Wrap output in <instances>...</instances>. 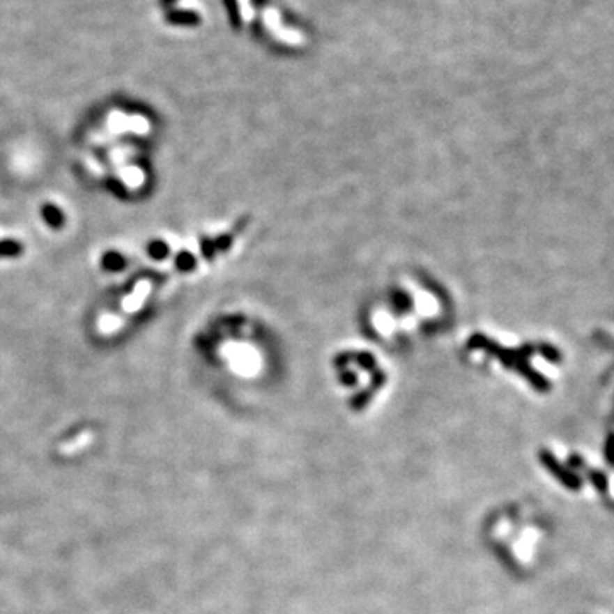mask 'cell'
<instances>
[{
  "label": "cell",
  "mask_w": 614,
  "mask_h": 614,
  "mask_svg": "<svg viewBox=\"0 0 614 614\" xmlns=\"http://www.w3.org/2000/svg\"><path fill=\"white\" fill-rule=\"evenodd\" d=\"M590 482L596 485V488L599 491H606L608 490V478H606L604 473H599V471H590Z\"/></svg>",
  "instance_id": "obj_2"
},
{
  "label": "cell",
  "mask_w": 614,
  "mask_h": 614,
  "mask_svg": "<svg viewBox=\"0 0 614 614\" xmlns=\"http://www.w3.org/2000/svg\"><path fill=\"white\" fill-rule=\"evenodd\" d=\"M606 459L614 464V436H609L608 444H606Z\"/></svg>",
  "instance_id": "obj_3"
},
{
  "label": "cell",
  "mask_w": 614,
  "mask_h": 614,
  "mask_svg": "<svg viewBox=\"0 0 614 614\" xmlns=\"http://www.w3.org/2000/svg\"><path fill=\"white\" fill-rule=\"evenodd\" d=\"M543 463H544V466L550 469L553 475H555L556 478H558L560 482H562L567 488H571V490H578V488L582 486L581 478H578L575 473H571L570 469L563 468L562 464H560L558 461L551 456V454H543Z\"/></svg>",
  "instance_id": "obj_1"
}]
</instances>
